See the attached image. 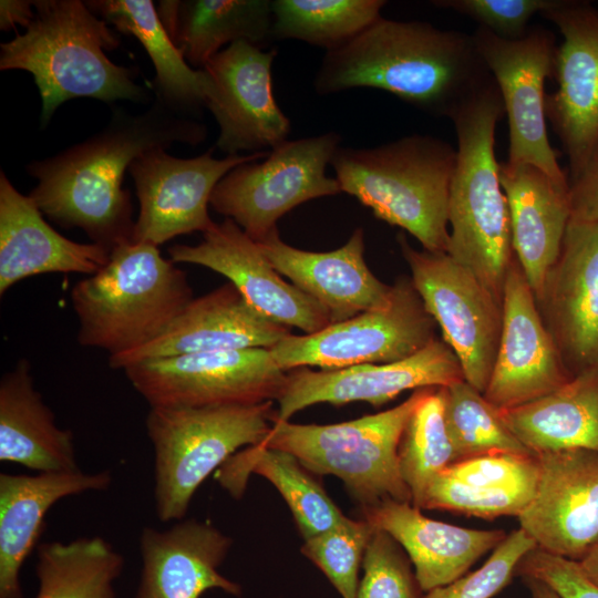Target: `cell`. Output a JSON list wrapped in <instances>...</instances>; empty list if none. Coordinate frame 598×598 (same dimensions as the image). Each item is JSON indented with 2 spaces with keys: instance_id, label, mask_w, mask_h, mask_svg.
Returning a JSON list of instances; mask_svg holds the SVG:
<instances>
[{
  "instance_id": "1",
  "label": "cell",
  "mask_w": 598,
  "mask_h": 598,
  "mask_svg": "<svg viewBox=\"0 0 598 598\" xmlns=\"http://www.w3.org/2000/svg\"><path fill=\"white\" fill-rule=\"evenodd\" d=\"M205 126L185 120L158 100L144 113H113L110 123L82 143L27 166L38 179L29 196L42 214L63 227L82 229L112 250L133 240L130 192L122 187L132 162L174 142L197 144Z\"/></svg>"
},
{
  "instance_id": "2",
  "label": "cell",
  "mask_w": 598,
  "mask_h": 598,
  "mask_svg": "<svg viewBox=\"0 0 598 598\" xmlns=\"http://www.w3.org/2000/svg\"><path fill=\"white\" fill-rule=\"evenodd\" d=\"M494 82L473 35L380 17L344 45L326 52L313 87L320 95L380 89L431 115L451 118Z\"/></svg>"
},
{
  "instance_id": "3",
  "label": "cell",
  "mask_w": 598,
  "mask_h": 598,
  "mask_svg": "<svg viewBox=\"0 0 598 598\" xmlns=\"http://www.w3.org/2000/svg\"><path fill=\"white\" fill-rule=\"evenodd\" d=\"M35 17L23 34L1 43L0 70L33 75L41 97L42 126L74 97L103 102L145 101L136 70L113 63L105 50L118 47L117 35L83 1L37 0Z\"/></svg>"
},
{
  "instance_id": "4",
  "label": "cell",
  "mask_w": 598,
  "mask_h": 598,
  "mask_svg": "<svg viewBox=\"0 0 598 598\" xmlns=\"http://www.w3.org/2000/svg\"><path fill=\"white\" fill-rule=\"evenodd\" d=\"M504 113L494 82L451 117L457 150L448 196L446 251L502 303L507 270L515 258L508 204L494 151L496 124Z\"/></svg>"
},
{
  "instance_id": "5",
  "label": "cell",
  "mask_w": 598,
  "mask_h": 598,
  "mask_svg": "<svg viewBox=\"0 0 598 598\" xmlns=\"http://www.w3.org/2000/svg\"><path fill=\"white\" fill-rule=\"evenodd\" d=\"M456 150L413 134L375 147H341L330 165L341 192L374 216L406 230L424 250L446 252L448 196Z\"/></svg>"
},
{
  "instance_id": "6",
  "label": "cell",
  "mask_w": 598,
  "mask_h": 598,
  "mask_svg": "<svg viewBox=\"0 0 598 598\" xmlns=\"http://www.w3.org/2000/svg\"><path fill=\"white\" fill-rule=\"evenodd\" d=\"M193 298L186 274L157 246L123 243L99 271L72 288L78 342L109 358L134 350L165 331Z\"/></svg>"
},
{
  "instance_id": "7",
  "label": "cell",
  "mask_w": 598,
  "mask_h": 598,
  "mask_svg": "<svg viewBox=\"0 0 598 598\" xmlns=\"http://www.w3.org/2000/svg\"><path fill=\"white\" fill-rule=\"evenodd\" d=\"M274 401L212 406H151L147 436L154 451V501L162 522L184 518L202 483L241 447L264 442Z\"/></svg>"
},
{
  "instance_id": "8",
  "label": "cell",
  "mask_w": 598,
  "mask_h": 598,
  "mask_svg": "<svg viewBox=\"0 0 598 598\" xmlns=\"http://www.w3.org/2000/svg\"><path fill=\"white\" fill-rule=\"evenodd\" d=\"M415 390L399 405L334 424H296L274 419L262 443L293 455L309 472L340 478L361 507L385 499L412 503L399 466V444L425 393Z\"/></svg>"
},
{
  "instance_id": "9",
  "label": "cell",
  "mask_w": 598,
  "mask_h": 598,
  "mask_svg": "<svg viewBox=\"0 0 598 598\" xmlns=\"http://www.w3.org/2000/svg\"><path fill=\"white\" fill-rule=\"evenodd\" d=\"M341 140L336 132L287 140L266 157L228 172L209 204L260 241L298 205L341 192L338 181L326 174Z\"/></svg>"
},
{
  "instance_id": "10",
  "label": "cell",
  "mask_w": 598,
  "mask_h": 598,
  "mask_svg": "<svg viewBox=\"0 0 598 598\" xmlns=\"http://www.w3.org/2000/svg\"><path fill=\"white\" fill-rule=\"evenodd\" d=\"M435 326L411 278L401 277L392 285L384 306L311 334L290 333L269 350L286 372L308 367L332 370L390 363L425 348L436 338Z\"/></svg>"
},
{
  "instance_id": "11",
  "label": "cell",
  "mask_w": 598,
  "mask_h": 598,
  "mask_svg": "<svg viewBox=\"0 0 598 598\" xmlns=\"http://www.w3.org/2000/svg\"><path fill=\"white\" fill-rule=\"evenodd\" d=\"M398 243L412 283L458 359L465 381L484 393L497 353L503 303L447 252L414 249L402 234Z\"/></svg>"
},
{
  "instance_id": "12",
  "label": "cell",
  "mask_w": 598,
  "mask_h": 598,
  "mask_svg": "<svg viewBox=\"0 0 598 598\" xmlns=\"http://www.w3.org/2000/svg\"><path fill=\"white\" fill-rule=\"evenodd\" d=\"M124 373L150 406H212L277 401L287 372L264 348L152 359Z\"/></svg>"
},
{
  "instance_id": "13",
  "label": "cell",
  "mask_w": 598,
  "mask_h": 598,
  "mask_svg": "<svg viewBox=\"0 0 598 598\" xmlns=\"http://www.w3.org/2000/svg\"><path fill=\"white\" fill-rule=\"evenodd\" d=\"M476 48L501 92L509 126L511 164H532L561 186L569 182L558 164L546 126L544 84L554 74L555 37L534 27L516 40L497 37L478 27L472 34Z\"/></svg>"
},
{
  "instance_id": "14",
  "label": "cell",
  "mask_w": 598,
  "mask_h": 598,
  "mask_svg": "<svg viewBox=\"0 0 598 598\" xmlns=\"http://www.w3.org/2000/svg\"><path fill=\"white\" fill-rule=\"evenodd\" d=\"M214 148L193 158H177L165 147L152 148L135 158L131 173L140 203L133 241L158 246L193 231L203 234L213 221L210 196L233 168L266 157L269 151L213 156Z\"/></svg>"
},
{
  "instance_id": "15",
  "label": "cell",
  "mask_w": 598,
  "mask_h": 598,
  "mask_svg": "<svg viewBox=\"0 0 598 598\" xmlns=\"http://www.w3.org/2000/svg\"><path fill=\"white\" fill-rule=\"evenodd\" d=\"M276 55L275 49L264 51L238 41L203 66L212 80L206 106L219 126L216 147L223 153L264 152L288 140L290 121L278 106L272 90Z\"/></svg>"
},
{
  "instance_id": "16",
  "label": "cell",
  "mask_w": 598,
  "mask_h": 598,
  "mask_svg": "<svg viewBox=\"0 0 598 598\" xmlns=\"http://www.w3.org/2000/svg\"><path fill=\"white\" fill-rule=\"evenodd\" d=\"M465 380L448 344L439 338L410 358L390 363H365L332 370L297 368L287 372L274 419L289 421L318 403L343 405L364 401L381 406L406 390L447 386Z\"/></svg>"
},
{
  "instance_id": "17",
  "label": "cell",
  "mask_w": 598,
  "mask_h": 598,
  "mask_svg": "<svg viewBox=\"0 0 598 598\" xmlns=\"http://www.w3.org/2000/svg\"><path fill=\"white\" fill-rule=\"evenodd\" d=\"M540 14L563 35L554 60L558 87L546 96L545 112L573 178L598 143V11L584 1L553 0Z\"/></svg>"
},
{
  "instance_id": "18",
  "label": "cell",
  "mask_w": 598,
  "mask_h": 598,
  "mask_svg": "<svg viewBox=\"0 0 598 598\" xmlns=\"http://www.w3.org/2000/svg\"><path fill=\"white\" fill-rule=\"evenodd\" d=\"M571 378L515 257L504 285L497 353L483 394L499 411L508 410L555 391Z\"/></svg>"
},
{
  "instance_id": "19",
  "label": "cell",
  "mask_w": 598,
  "mask_h": 598,
  "mask_svg": "<svg viewBox=\"0 0 598 598\" xmlns=\"http://www.w3.org/2000/svg\"><path fill=\"white\" fill-rule=\"evenodd\" d=\"M169 259L206 267L223 275L265 317L303 334L331 324L328 312L313 299L286 281L234 220L225 218L203 234L197 245H174Z\"/></svg>"
},
{
  "instance_id": "20",
  "label": "cell",
  "mask_w": 598,
  "mask_h": 598,
  "mask_svg": "<svg viewBox=\"0 0 598 598\" xmlns=\"http://www.w3.org/2000/svg\"><path fill=\"white\" fill-rule=\"evenodd\" d=\"M535 493L518 515L537 547L579 560L598 540V452L561 450L537 455Z\"/></svg>"
},
{
  "instance_id": "21",
  "label": "cell",
  "mask_w": 598,
  "mask_h": 598,
  "mask_svg": "<svg viewBox=\"0 0 598 598\" xmlns=\"http://www.w3.org/2000/svg\"><path fill=\"white\" fill-rule=\"evenodd\" d=\"M537 303L569 374L598 368V221L570 219Z\"/></svg>"
},
{
  "instance_id": "22",
  "label": "cell",
  "mask_w": 598,
  "mask_h": 598,
  "mask_svg": "<svg viewBox=\"0 0 598 598\" xmlns=\"http://www.w3.org/2000/svg\"><path fill=\"white\" fill-rule=\"evenodd\" d=\"M256 310L231 283L193 298L157 338L134 350L110 357L112 369L137 362L213 351L271 349L291 333Z\"/></svg>"
},
{
  "instance_id": "23",
  "label": "cell",
  "mask_w": 598,
  "mask_h": 598,
  "mask_svg": "<svg viewBox=\"0 0 598 598\" xmlns=\"http://www.w3.org/2000/svg\"><path fill=\"white\" fill-rule=\"evenodd\" d=\"M275 269L318 302L331 323L384 306L392 286L378 279L364 260V234L357 228L346 244L330 251H310L285 243L272 230L257 241Z\"/></svg>"
},
{
  "instance_id": "24",
  "label": "cell",
  "mask_w": 598,
  "mask_h": 598,
  "mask_svg": "<svg viewBox=\"0 0 598 598\" xmlns=\"http://www.w3.org/2000/svg\"><path fill=\"white\" fill-rule=\"evenodd\" d=\"M230 545L231 538L196 519L178 520L165 530L144 527L134 598H199L212 588L239 596L240 586L218 571Z\"/></svg>"
},
{
  "instance_id": "25",
  "label": "cell",
  "mask_w": 598,
  "mask_h": 598,
  "mask_svg": "<svg viewBox=\"0 0 598 598\" xmlns=\"http://www.w3.org/2000/svg\"><path fill=\"white\" fill-rule=\"evenodd\" d=\"M111 250L73 241L54 230L28 195L0 174V296L25 278L42 274L93 275Z\"/></svg>"
},
{
  "instance_id": "26",
  "label": "cell",
  "mask_w": 598,
  "mask_h": 598,
  "mask_svg": "<svg viewBox=\"0 0 598 598\" xmlns=\"http://www.w3.org/2000/svg\"><path fill=\"white\" fill-rule=\"evenodd\" d=\"M363 519L388 533L406 553L422 591L465 575L506 537L502 529H473L429 518L412 503L385 499L361 507Z\"/></svg>"
},
{
  "instance_id": "27",
  "label": "cell",
  "mask_w": 598,
  "mask_h": 598,
  "mask_svg": "<svg viewBox=\"0 0 598 598\" xmlns=\"http://www.w3.org/2000/svg\"><path fill=\"white\" fill-rule=\"evenodd\" d=\"M514 255L538 300L571 218L569 187L532 164H499Z\"/></svg>"
},
{
  "instance_id": "28",
  "label": "cell",
  "mask_w": 598,
  "mask_h": 598,
  "mask_svg": "<svg viewBox=\"0 0 598 598\" xmlns=\"http://www.w3.org/2000/svg\"><path fill=\"white\" fill-rule=\"evenodd\" d=\"M110 471L0 474V598H23L20 569L44 529V517L60 499L110 487Z\"/></svg>"
},
{
  "instance_id": "29",
  "label": "cell",
  "mask_w": 598,
  "mask_h": 598,
  "mask_svg": "<svg viewBox=\"0 0 598 598\" xmlns=\"http://www.w3.org/2000/svg\"><path fill=\"white\" fill-rule=\"evenodd\" d=\"M538 473V457L532 453L497 452L456 461L431 481L421 509L518 517L535 493Z\"/></svg>"
},
{
  "instance_id": "30",
  "label": "cell",
  "mask_w": 598,
  "mask_h": 598,
  "mask_svg": "<svg viewBox=\"0 0 598 598\" xmlns=\"http://www.w3.org/2000/svg\"><path fill=\"white\" fill-rule=\"evenodd\" d=\"M0 461L38 473L80 468L73 434L55 424L25 359L19 360L0 381Z\"/></svg>"
},
{
  "instance_id": "31",
  "label": "cell",
  "mask_w": 598,
  "mask_h": 598,
  "mask_svg": "<svg viewBox=\"0 0 598 598\" xmlns=\"http://www.w3.org/2000/svg\"><path fill=\"white\" fill-rule=\"evenodd\" d=\"M158 17L188 64L203 66L226 44L274 40L270 0H164Z\"/></svg>"
},
{
  "instance_id": "32",
  "label": "cell",
  "mask_w": 598,
  "mask_h": 598,
  "mask_svg": "<svg viewBox=\"0 0 598 598\" xmlns=\"http://www.w3.org/2000/svg\"><path fill=\"white\" fill-rule=\"evenodd\" d=\"M501 415L533 454L585 448L598 452V368Z\"/></svg>"
},
{
  "instance_id": "33",
  "label": "cell",
  "mask_w": 598,
  "mask_h": 598,
  "mask_svg": "<svg viewBox=\"0 0 598 598\" xmlns=\"http://www.w3.org/2000/svg\"><path fill=\"white\" fill-rule=\"evenodd\" d=\"M85 4L120 32L131 34L142 43L155 69L154 84L159 102L174 111L206 106L212 91L209 75L187 63L152 1L91 0Z\"/></svg>"
},
{
  "instance_id": "34",
  "label": "cell",
  "mask_w": 598,
  "mask_h": 598,
  "mask_svg": "<svg viewBox=\"0 0 598 598\" xmlns=\"http://www.w3.org/2000/svg\"><path fill=\"white\" fill-rule=\"evenodd\" d=\"M250 474L265 477L279 491L305 540L348 518L290 453L261 445L245 447L220 466L216 478L234 497H240Z\"/></svg>"
},
{
  "instance_id": "35",
  "label": "cell",
  "mask_w": 598,
  "mask_h": 598,
  "mask_svg": "<svg viewBox=\"0 0 598 598\" xmlns=\"http://www.w3.org/2000/svg\"><path fill=\"white\" fill-rule=\"evenodd\" d=\"M37 549L35 598H115L124 558L103 537L43 543Z\"/></svg>"
},
{
  "instance_id": "36",
  "label": "cell",
  "mask_w": 598,
  "mask_h": 598,
  "mask_svg": "<svg viewBox=\"0 0 598 598\" xmlns=\"http://www.w3.org/2000/svg\"><path fill=\"white\" fill-rule=\"evenodd\" d=\"M383 0H272L274 40L338 49L381 17Z\"/></svg>"
},
{
  "instance_id": "37",
  "label": "cell",
  "mask_w": 598,
  "mask_h": 598,
  "mask_svg": "<svg viewBox=\"0 0 598 598\" xmlns=\"http://www.w3.org/2000/svg\"><path fill=\"white\" fill-rule=\"evenodd\" d=\"M401 476L412 504L421 508L431 481L455 462L441 388H427L412 411L399 444Z\"/></svg>"
},
{
  "instance_id": "38",
  "label": "cell",
  "mask_w": 598,
  "mask_h": 598,
  "mask_svg": "<svg viewBox=\"0 0 598 598\" xmlns=\"http://www.w3.org/2000/svg\"><path fill=\"white\" fill-rule=\"evenodd\" d=\"M442 390L455 462L497 452L532 453L505 424L501 411L465 380Z\"/></svg>"
},
{
  "instance_id": "39",
  "label": "cell",
  "mask_w": 598,
  "mask_h": 598,
  "mask_svg": "<svg viewBox=\"0 0 598 598\" xmlns=\"http://www.w3.org/2000/svg\"><path fill=\"white\" fill-rule=\"evenodd\" d=\"M373 529L363 518H347L306 539L301 553L321 569L343 598H355L359 568Z\"/></svg>"
},
{
  "instance_id": "40",
  "label": "cell",
  "mask_w": 598,
  "mask_h": 598,
  "mask_svg": "<svg viewBox=\"0 0 598 598\" xmlns=\"http://www.w3.org/2000/svg\"><path fill=\"white\" fill-rule=\"evenodd\" d=\"M404 549L384 530L374 528L367 545L355 598H420L421 590Z\"/></svg>"
},
{
  "instance_id": "41",
  "label": "cell",
  "mask_w": 598,
  "mask_h": 598,
  "mask_svg": "<svg viewBox=\"0 0 598 598\" xmlns=\"http://www.w3.org/2000/svg\"><path fill=\"white\" fill-rule=\"evenodd\" d=\"M536 547L519 527L506 535L482 567L427 591L424 598H491L509 582L519 563Z\"/></svg>"
},
{
  "instance_id": "42",
  "label": "cell",
  "mask_w": 598,
  "mask_h": 598,
  "mask_svg": "<svg viewBox=\"0 0 598 598\" xmlns=\"http://www.w3.org/2000/svg\"><path fill=\"white\" fill-rule=\"evenodd\" d=\"M553 0H436L435 7L464 14L499 38L516 40L527 32L528 22Z\"/></svg>"
},
{
  "instance_id": "43",
  "label": "cell",
  "mask_w": 598,
  "mask_h": 598,
  "mask_svg": "<svg viewBox=\"0 0 598 598\" xmlns=\"http://www.w3.org/2000/svg\"><path fill=\"white\" fill-rule=\"evenodd\" d=\"M516 570L524 577L545 582L561 598H598V585L585 574L577 560L538 547L523 558Z\"/></svg>"
},
{
  "instance_id": "44",
  "label": "cell",
  "mask_w": 598,
  "mask_h": 598,
  "mask_svg": "<svg viewBox=\"0 0 598 598\" xmlns=\"http://www.w3.org/2000/svg\"><path fill=\"white\" fill-rule=\"evenodd\" d=\"M569 204L570 219L598 221V143L582 168L569 182Z\"/></svg>"
},
{
  "instance_id": "45",
  "label": "cell",
  "mask_w": 598,
  "mask_h": 598,
  "mask_svg": "<svg viewBox=\"0 0 598 598\" xmlns=\"http://www.w3.org/2000/svg\"><path fill=\"white\" fill-rule=\"evenodd\" d=\"M32 8H34L33 1L1 0L0 29L2 31L17 30V24L28 28L35 17V10L33 11Z\"/></svg>"
},
{
  "instance_id": "46",
  "label": "cell",
  "mask_w": 598,
  "mask_h": 598,
  "mask_svg": "<svg viewBox=\"0 0 598 598\" xmlns=\"http://www.w3.org/2000/svg\"><path fill=\"white\" fill-rule=\"evenodd\" d=\"M585 574L598 585V540L578 560Z\"/></svg>"
},
{
  "instance_id": "47",
  "label": "cell",
  "mask_w": 598,
  "mask_h": 598,
  "mask_svg": "<svg viewBox=\"0 0 598 598\" xmlns=\"http://www.w3.org/2000/svg\"><path fill=\"white\" fill-rule=\"evenodd\" d=\"M524 578L530 590L532 598H561L553 588H550L545 582L532 577Z\"/></svg>"
}]
</instances>
